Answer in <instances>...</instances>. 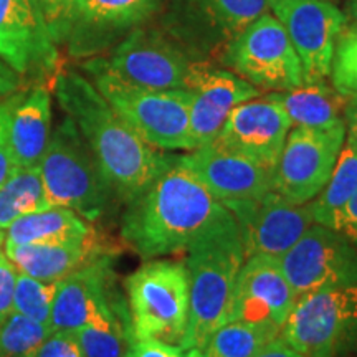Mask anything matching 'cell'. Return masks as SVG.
Wrapping results in <instances>:
<instances>
[{
	"mask_svg": "<svg viewBox=\"0 0 357 357\" xmlns=\"http://www.w3.org/2000/svg\"><path fill=\"white\" fill-rule=\"evenodd\" d=\"M166 0H78L66 48L75 58L100 56L144 26L162 10Z\"/></svg>",
	"mask_w": 357,
	"mask_h": 357,
	"instance_id": "obj_15",
	"label": "cell"
},
{
	"mask_svg": "<svg viewBox=\"0 0 357 357\" xmlns=\"http://www.w3.org/2000/svg\"><path fill=\"white\" fill-rule=\"evenodd\" d=\"M19 169L13 158L10 147H8L7 141L0 144V187L7 184V181L13 176V172Z\"/></svg>",
	"mask_w": 357,
	"mask_h": 357,
	"instance_id": "obj_41",
	"label": "cell"
},
{
	"mask_svg": "<svg viewBox=\"0 0 357 357\" xmlns=\"http://www.w3.org/2000/svg\"><path fill=\"white\" fill-rule=\"evenodd\" d=\"M26 357H83L73 333L52 331L45 341Z\"/></svg>",
	"mask_w": 357,
	"mask_h": 357,
	"instance_id": "obj_34",
	"label": "cell"
},
{
	"mask_svg": "<svg viewBox=\"0 0 357 357\" xmlns=\"http://www.w3.org/2000/svg\"><path fill=\"white\" fill-rule=\"evenodd\" d=\"M0 58L22 77L56 71L58 45L38 0H0Z\"/></svg>",
	"mask_w": 357,
	"mask_h": 357,
	"instance_id": "obj_18",
	"label": "cell"
},
{
	"mask_svg": "<svg viewBox=\"0 0 357 357\" xmlns=\"http://www.w3.org/2000/svg\"><path fill=\"white\" fill-rule=\"evenodd\" d=\"M284 109L270 96L240 102L211 144L243 155L273 172L291 129Z\"/></svg>",
	"mask_w": 357,
	"mask_h": 357,
	"instance_id": "obj_16",
	"label": "cell"
},
{
	"mask_svg": "<svg viewBox=\"0 0 357 357\" xmlns=\"http://www.w3.org/2000/svg\"><path fill=\"white\" fill-rule=\"evenodd\" d=\"M181 160L223 205L257 200L271 190L273 172L213 144L192 149Z\"/></svg>",
	"mask_w": 357,
	"mask_h": 357,
	"instance_id": "obj_20",
	"label": "cell"
},
{
	"mask_svg": "<svg viewBox=\"0 0 357 357\" xmlns=\"http://www.w3.org/2000/svg\"><path fill=\"white\" fill-rule=\"evenodd\" d=\"M3 240H6V236H3V234H2V231H0V245H2V243H3Z\"/></svg>",
	"mask_w": 357,
	"mask_h": 357,
	"instance_id": "obj_45",
	"label": "cell"
},
{
	"mask_svg": "<svg viewBox=\"0 0 357 357\" xmlns=\"http://www.w3.org/2000/svg\"><path fill=\"white\" fill-rule=\"evenodd\" d=\"M333 86L349 101H357V29L344 30L334 48Z\"/></svg>",
	"mask_w": 357,
	"mask_h": 357,
	"instance_id": "obj_32",
	"label": "cell"
},
{
	"mask_svg": "<svg viewBox=\"0 0 357 357\" xmlns=\"http://www.w3.org/2000/svg\"><path fill=\"white\" fill-rule=\"evenodd\" d=\"M184 352H185L184 357H202V354H200V349H189Z\"/></svg>",
	"mask_w": 357,
	"mask_h": 357,
	"instance_id": "obj_44",
	"label": "cell"
},
{
	"mask_svg": "<svg viewBox=\"0 0 357 357\" xmlns=\"http://www.w3.org/2000/svg\"><path fill=\"white\" fill-rule=\"evenodd\" d=\"M185 89L190 93V142L199 149L215 139L230 111L261 91L234 71L220 68L213 61L192 63Z\"/></svg>",
	"mask_w": 357,
	"mask_h": 357,
	"instance_id": "obj_17",
	"label": "cell"
},
{
	"mask_svg": "<svg viewBox=\"0 0 357 357\" xmlns=\"http://www.w3.org/2000/svg\"><path fill=\"white\" fill-rule=\"evenodd\" d=\"M126 357H184V351L159 339H139L129 346Z\"/></svg>",
	"mask_w": 357,
	"mask_h": 357,
	"instance_id": "obj_37",
	"label": "cell"
},
{
	"mask_svg": "<svg viewBox=\"0 0 357 357\" xmlns=\"http://www.w3.org/2000/svg\"><path fill=\"white\" fill-rule=\"evenodd\" d=\"M6 231V245H32L79 238L91 234L93 227L70 208L50 207L20 217Z\"/></svg>",
	"mask_w": 357,
	"mask_h": 357,
	"instance_id": "obj_26",
	"label": "cell"
},
{
	"mask_svg": "<svg viewBox=\"0 0 357 357\" xmlns=\"http://www.w3.org/2000/svg\"><path fill=\"white\" fill-rule=\"evenodd\" d=\"M280 337L278 329L247 321H227L207 339L202 357H252Z\"/></svg>",
	"mask_w": 357,
	"mask_h": 357,
	"instance_id": "obj_28",
	"label": "cell"
},
{
	"mask_svg": "<svg viewBox=\"0 0 357 357\" xmlns=\"http://www.w3.org/2000/svg\"><path fill=\"white\" fill-rule=\"evenodd\" d=\"M116 77L151 89H185L192 63L164 30L139 26L129 32L105 58Z\"/></svg>",
	"mask_w": 357,
	"mask_h": 357,
	"instance_id": "obj_12",
	"label": "cell"
},
{
	"mask_svg": "<svg viewBox=\"0 0 357 357\" xmlns=\"http://www.w3.org/2000/svg\"><path fill=\"white\" fill-rule=\"evenodd\" d=\"M134 341L159 339L181 346L189 319L185 263L153 260L126 280Z\"/></svg>",
	"mask_w": 357,
	"mask_h": 357,
	"instance_id": "obj_6",
	"label": "cell"
},
{
	"mask_svg": "<svg viewBox=\"0 0 357 357\" xmlns=\"http://www.w3.org/2000/svg\"><path fill=\"white\" fill-rule=\"evenodd\" d=\"M52 137V95L37 84L17 105L8 128L7 144L19 167H37Z\"/></svg>",
	"mask_w": 357,
	"mask_h": 357,
	"instance_id": "obj_23",
	"label": "cell"
},
{
	"mask_svg": "<svg viewBox=\"0 0 357 357\" xmlns=\"http://www.w3.org/2000/svg\"><path fill=\"white\" fill-rule=\"evenodd\" d=\"M280 337L303 357H349L357 351V281L298 298Z\"/></svg>",
	"mask_w": 357,
	"mask_h": 357,
	"instance_id": "obj_8",
	"label": "cell"
},
{
	"mask_svg": "<svg viewBox=\"0 0 357 357\" xmlns=\"http://www.w3.org/2000/svg\"><path fill=\"white\" fill-rule=\"evenodd\" d=\"M300 56L303 82H326L331 75L334 48L346 29V15L328 0H270Z\"/></svg>",
	"mask_w": 357,
	"mask_h": 357,
	"instance_id": "obj_11",
	"label": "cell"
},
{
	"mask_svg": "<svg viewBox=\"0 0 357 357\" xmlns=\"http://www.w3.org/2000/svg\"><path fill=\"white\" fill-rule=\"evenodd\" d=\"M268 10L270 0H166L160 24L192 60L213 61Z\"/></svg>",
	"mask_w": 357,
	"mask_h": 357,
	"instance_id": "obj_7",
	"label": "cell"
},
{
	"mask_svg": "<svg viewBox=\"0 0 357 357\" xmlns=\"http://www.w3.org/2000/svg\"><path fill=\"white\" fill-rule=\"evenodd\" d=\"M53 93L121 204L141 195L176 160L177 155L147 144L78 71H60Z\"/></svg>",
	"mask_w": 357,
	"mask_h": 357,
	"instance_id": "obj_1",
	"label": "cell"
},
{
	"mask_svg": "<svg viewBox=\"0 0 357 357\" xmlns=\"http://www.w3.org/2000/svg\"><path fill=\"white\" fill-rule=\"evenodd\" d=\"M26 91H17L13 95L0 100V144L7 141L8 136V128H10L12 114L15 111L17 105L22 101V98L25 96Z\"/></svg>",
	"mask_w": 357,
	"mask_h": 357,
	"instance_id": "obj_38",
	"label": "cell"
},
{
	"mask_svg": "<svg viewBox=\"0 0 357 357\" xmlns=\"http://www.w3.org/2000/svg\"><path fill=\"white\" fill-rule=\"evenodd\" d=\"M218 61L260 91H287L305 84L300 56L287 30L268 12L234 40Z\"/></svg>",
	"mask_w": 357,
	"mask_h": 357,
	"instance_id": "obj_9",
	"label": "cell"
},
{
	"mask_svg": "<svg viewBox=\"0 0 357 357\" xmlns=\"http://www.w3.org/2000/svg\"><path fill=\"white\" fill-rule=\"evenodd\" d=\"M344 121L347 144H349L357 154V101H349L344 113Z\"/></svg>",
	"mask_w": 357,
	"mask_h": 357,
	"instance_id": "obj_42",
	"label": "cell"
},
{
	"mask_svg": "<svg viewBox=\"0 0 357 357\" xmlns=\"http://www.w3.org/2000/svg\"><path fill=\"white\" fill-rule=\"evenodd\" d=\"M238 222L245 258H281L314 223L311 202L294 204L275 190L250 202L225 205Z\"/></svg>",
	"mask_w": 357,
	"mask_h": 357,
	"instance_id": "obj_14",
	"label": "cell"
},
{
	"mask_svg": "<svg viewBox=\"0 0 357 357\" xmlns=\"http://www.w3.org/2000/svg\"><path fill=\"white\" fill-rule=\"evenodd\" d=\"M40 167H19L7 184L0 187V231H6L20 217L47 211Z\"/></svg>",
	"mask_w": 357,
	"mask_h": 357,
	"instance_id": "obj_27",
	"label": "cell"
},
{
	"mask_svg": "<svg viewBox=\"0 0 357 357\" xmlns=\"http://www.w3.org/2000/svg\"><path fill=\"white\" fill-rule=\"evenodd\" d=\"M344 141L346 123L329 129H289L271 176V190L294 204L311 202L328 184Z\"/></svg>",
	"mask_w": 357,
	"mask_h": 357,
	"instance_id": "obj_10",
	"label": "cell"
},
{
	"mask_svg": "<svg viewBox=\"0 0 357 357\" xmlns=\"http://www.w3.org/2000/svg\"><path fill=\"white\" fill-rule=\"evenodd\" d=\"M3 252L19 273L47 283H58L102 253H108L109 250L93 230L86 236L65 242L6 245Z\"/></svg>",
	"mask_w": 357,
	"mask_h": 357,
	"instance_id": "obj_22",
	"label": "cell"
},
{
	"mask_svg": "<svg viewBox=\"0 0 357 357\" xmlns=\"http://www.w3.org/2000/svg\"><path fill=\"white\" fill-rule=\"evenodd\" d=\"M22 83H24V77L17 73L13 68H10V66L0 58V100L20 91Z\"/></svg>",
	"mask_w": 357,
	"mask_h": 357,
	"instance_id": "obj_39",
	"label": "cell"
},
{
	"mask_svg": "<svg viewBox=\"0 0 357 357\" xmlns=\"http://www.w3.org/2000/svg\"><path fill=\"white\" fill-rule=\"evenodd\" d=\"M351 17L354 20V29H357V0H352V6H351Z\"/></svg>",
	"mask_w": 357,
	"mask_h": 357,
	"instance_id": "obj_43",
	"label": "cell"
},
{
	"mask_svg": "<svg viewBox=\"0 0 357 357\" xmlns=\"http://www.w3.org/2000/svg\"><path fill=\"white\" fill-rule=\"evenodd\" d=\"M83 70L111 108L155 149L192 151L190 93L151 89L116 77L102 56L88 58Z\"/></svg>",
	"mask_w": 357,
	"mask_h": 357,
	"instance_id": "obj_4",
	"label": "cell"
},
{
	"mask_svg": "<svg viewBox=\"0 0 357 357\" xmlns=\"http://www.w3.org/2000/svg\"><path fill=\"white\" fill-rule=\"evenodd\" d=\"M73 334L83 357H126L134 337L129 307L121 294L101 306L93 319Z\"/></svg>",
	"mask_w": 357,
	"mask_h": 357,
	"instance_id": "obj_25",
	"label": "cell"
},
{
	"mask_svg": "<svg viewBox=\"0 0 357 357\" xmlns=\"http://www.w3.org/2000/svg\"><path fill=\"white\" fill-rule=\"evenodd\" d=\"M252 357H303L300 352H296L293 347H289L281 337H276L270 344H266L263 349L257 352Z\"/></svg>",
	"mask_w": 357,
	"mask_h": 357,
	"instance_id": "obj_40",
	"label": "cell"
},
{
	"mask_svg": "<svg viewBox=\"0 0 357 357\" xmlns=\"http://www.w3.org/2000/svg\"><path fill=\"white\" fill-rule=\"evenodd\" d=\"M58 283H47L32 276L17 275L13 293V312L50 326L52 306Z\"/></svg>",
	"mask_w": 357,
	"mask_h": 357,
	"instance_id": "obj_31",
	"label": "cell"
},
{
	"mask_svg": "<svg viewBox=\"0 0 357 357\" xmlns=\"http://www.w3.org/2000/svg\"><path fill=\"white\" fill-rule=\"evenodd\" d=\"M280 263L296 298L357 281V248L319 223H312Z\"/></svg>",
	"mask_w": 357,
	"mask_h": 357,
	"instance_id": "obj_13",
	"label": "cell"
},
{
	"mask_svg": "<svg viewBox=\"0 0 357 357\" xmlns=\"http://www.w3.org/2000/svg\"><path fill=\"white\" fill-rule=\"evenodd\" d=\"M48 324L12 312L0 324V357H26L50 336Z\"/></svg>",
	"mask_w": 357,
	"mask_h": 357,
	"instance_id": "obj_30",
	"label": "cell"
},
{
	"mask_svg": "<svg viewBox=\"0 0 357 357\" xmlns=\"http://www.w3.org/2000/svg\"><path fill=\"white\" fill-rule=\"evenodd\" d=\"M38 3L55 43L65 45L73 25L78 0H38Z\"/></svg>",
	"mask_w": 357,
	"mask_h": 357,
	"instance_id": "obj_33",
	"label": "cell"
},
{
	"mask_svg": "<svg viewBox=\"0 0 357 357\" xmlns=\"http://www.w3.org/2000/svg\"><path fill=\"white\" fill-rule=\"evenodd\" d=\"M329 229L336 230L357 248V192L334 213Z\"/></svg>",
	"mask_w": 357,
	"mask_h": 357,
	"instance_id": "obj_36",
	"label": "cell"
},
{
	"mask_svg": "<svg viewBox=\"0 0 357 357\" xmlns=\"http://www.w3.org/2000/svg\"><path fill=\"white\" fill-rule=\"evenodd\" d=\"M357 192V154L347 144L342 146L336 166L324 189L311 200L314 223L329 227L334 213L344 207L347 200Z\"/></svg>",
	"mask_w": 357,
	"mask_h": 357,
	"instance_id": "obj_29",
	"label": "cell"
},
{
	"mask_svg": "<svg viewBox=\"0 0 357 357\" xmlns=\"http://www.w3.org/2000/svg\"><path fill=\"white\" fill-rule=\"evenodd\" d=\"M296 301L280 258L253 255L245 258L236 278L227 321L266 324L281 333Z\"/></svg>",
	"mask_w": 357,
	"mask_h": 357,
	"instance_id": "obj_19",
	"label": "cell"
},
{
	"mask_svg": "<svg viewBox=\"0 0 357 357\" xmlns=\"http://www.w3.org/2000/svg\"><path fill=\"white\" fill-rule=\"evenodd\" d=\"M38 167L50 207L70 208L93 223L119 202L68 116L52 132Z\"/></svg>",
	"mask_w": 357,
	"mask_h": 357,
	"instance_id": "obj_5",
	"label": "cell"
},
{
	"mask_svg": "<svg viewBox=\"0 0 357 357\" xmlns=\"http://www.w3.org/2000/svg\"><path fill=\"white\" fill-rule=\"evenodd\" d=\"M17 268L0 250V324L13 312V293L17 283Z\"/></svg>",
	"mask_w": 357,
	"mask_h": 357,
	"instance_id": "obj_35",
	"label": "cell"
},
{
	"mask_svg": "<svg viewBox=\"0 0 357 357\" xmlns=\"http://www.w3.org/2000/svg\"><path fill=\"white\" fill-rule=\"evenodd\" d=\"M116 294L113 253L108 252L58 281L50 316L52 331L77 333Z\"/></svg>",
	"mask_w": 357,
	"mask_h": 357,
	"instance_id": "obj_21",
	"label": "cell"
},
{
	"mask_svg": "<svg viewBox=\"0 0 357 357\" xmlns=\"http://www.w3.org/2000/svg\"><path fill=\"white\" fill-rule=\"evenodd\" d=\"M266 96L284 109L293 126L329 129L346 123L349 100L326 82L305 83L287 91H271Z\"/></svg>",
	"mask_w": 357,
	"mask_h": 357,
	"instance_id": "obj_24",
	"label": "cell"
},
{
	"mask_svg": "<svg viewBox=\"0 0 357 357\" xmlns=\"http://www.w3.org/2000/svg\"><path fill=\"white\" fill-rule=\"evenodd\" d=\"M227 212L177 155L166 172L126 204L121 238L142 258L182 253Z\"/></svg>",
	"mask_w": 357,
	"mask_h": 357,
	"instance_id": "obj_2",
	"label": "cell"
},
{
	"mask_svg": "<svg viewBox=\"0 0 357 357\" xmlns=\"http://www.w3.org/2000/svg\"><path fill=\"white\" fill-rule=\"evenodd\" d=\"M245 263L238 222L229 211L213 222L187 250L189 319L181 349H202L227 323L236 278Z\"/></svg>",
	"mask_w": 357,
	"mask_h": 357,
	"instance_id": "obj_3",
	"label": "cell"
}]
</instances>
